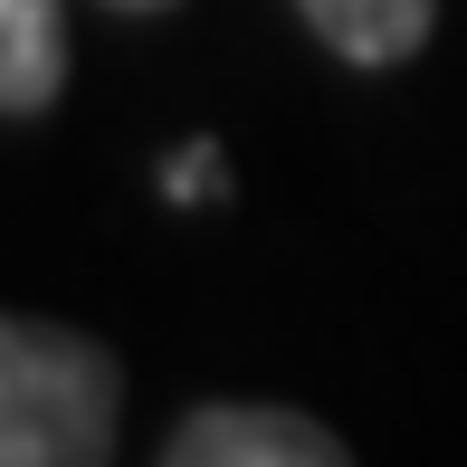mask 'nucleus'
I'll list each match as a JSON object with an SVG mask.
<instances>
[{"instance_id": "nucleus-1", "label": "nucleus", "mask_w": 467, "mask_h": 467, "mask_svg": "<svg viewBox=\"0 0 467 467\" xmlns=\"http://www.w3.org/2000/svg\"><path fill=\"white\" fill-rule=\"evenodd\" d=\"M124 381L115 353L77 325H0V467H115Z\"/></svg>"}, {"instance_id": "nucleus-2", "label": "nucleus", "mask_w": 467, "mask_h": 467, "mask_svg": "<svg viewBox=\"0 0 467 467\" xmlns=\"http://www.w3.org/2000/svg\"><path fill=\"white\" fill-rule=\"evenodd\" d=\"M162 467H353V449L306 410L277 400H201L172 430Z\"/></svg>"}, {"instance_id": "nucleus-3", "label": "nucleus", "mask_w": 467, "mask_h": 467, "mask_svg": "<svg viewBox=\"0 0 467 467\" xmlns=\"http://www.w3.org/2000/svg\"><path fill=\"white\" fill-rule=\"evenodd\" d=\"M306 10V29L325 38L334 57H353V67H400V57L430 48L439 29V0H296Z\"/></svg>"}, {"instance_id": "nucleus-4", "label": "nucleus", "mask_w": 467, "mask_h": 467, "mask_svg": "<svg viewBox=\"0 0 467 467\" xmlns=\"http://www.w3.org/2000/svg\"><path fill=\"white\" fill-rule=\"evenodd\" d=\"M57 87H67V19H57V0H0V105L29 124L57 105Z\"/></svg>"}, {"instance_id": "nucleus-5", "label": "nucleus", "mask_w": 467, "mask_h": 467, "mask_svg": "<svg viewBox=\"0 0 467 467\" xmlns=\"http://www.w3.org/2000/svg\"><path fill=\"white\" fill-rule=\"evenodd\" d=\"M162 191H172V201H220L229 172H220V153H210V143H182V153L162 162Z\"/></svg>"}, {"instance_id": "nucleus-6", "label": "nucleus", "mask_w": 467, "mask_h": 467, "mask_svg": "<svg viewBox=\"0 0 467 467\" xmlns=\"http://www.w3.org/2000/svg\"><path fill=\"white\" fill-rule=\"evenodd\" d=\"M105 10H172V0H105Z\"/></svg>"}]
</instances>
